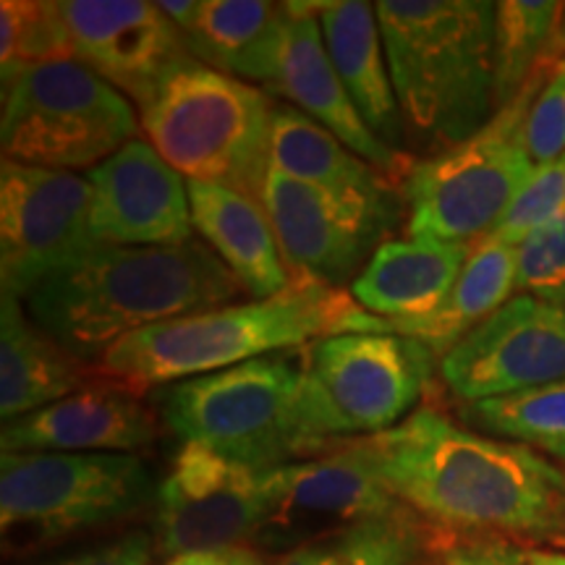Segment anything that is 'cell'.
<instances>
[{
  "label": "cell",
  "mask_w": 565,
  "mask_h": 565,
  "mask_svg": "<svg viewBox=\"0 0 565 565\" xmlns=\"http://www.w3.org/2000/svg\"><path fill=\"white\" fill-rule=\"evenodd\" d=\"M345 443L443 534L565 547V469L526 445L475 433L437 408Z\"/></svg>",
  "instance_id": "obj_1"
},
{
  "label": "cell",
  "mask_w": 565,
  "mask_h": 565,
  "mask_svg": "<svg viewBox=\"0 0 565 565\" xmlns=\"http://www.w3.org/2000/svg\"><path fill=\"white\" fill-rule=\"evenodd\" d=\"M244 294L221 257L202 242L108 246L74 259L26 296V315L53 341L100 364L113 345L152 324L228 307Z\"/></svg>",
  "instance_id": "obj_2"
},
{
  "label": "cell",
  "mask_w": 565,
  "mask_h": 565,
  "mask_svg": "<svg viewBox=\"0 0 565 565\" xmlns=\"http://www.w3.org/2000/svg\"><path fill=\"white\" fill-rule=\"evenodd\" d=\"M406 131L435 150L498 116L490 0H380L374 6Z\"/></svg>",
  "instance_id": "obj_3"
},
{
  "label": "cell",
  "mask_w": 565,
  "mask_h": 565,
  "mask_svg": "<svg viewBox=\"0 0 565 565\" xmlns=\"http://www.w3.org/2000/svg\"><path fill=\"white\" fill-rule=\"evenodd\" d=\"M359 312L362 307L341 288L294 280L273 299L228 303L139 330L105 353L97 374L134 393L166 387L349 333Z\"/></svg>",
  "instance_id": "obj_4"
},
{
  "label": "cell",
  "mask_w": 565,
  "mask_h": 565,
  "mask_svg": "<svg viewBox=\"0 0 565 565\" xmlns=\"http://www.w3.org/2000/svg\"><path fill=\"white\" fill-rule=\"evenodd\" d=\"M137 108L147 141L173 171L263 204L275 116L263 89L186 58Z\"/></svg>",
  "instance_id": "obj_5"
},
{
  "label": "cell",
  "mask_w": 565,
  "mask_h": 565,
  "mask_svg": "<svg viewBox=\"0 0 565 565\" xmlns=\"http://www.w3.org/2000/svg\"><path fill=\"white\" fill-rule=\"evenodd\" d=\"M152 401L183 443L249 469L265 471L324 454L303 414V351H275L158 387Z\"/></svg>",
  "instance_id": "obj_6"
},
{
  "label": "cell",
  "mask_w": 565,
  "mask_h": 565,
  "mask_svg": "<svg viewBox=\"0 0 565 565\" xmlns=\"http://www.w3.org/2000/svg\"><path fill=\"white\" fill-rule=\"evenodd\" d=\"M158 484L131 454H3V553H38L124 524L154 505Z\"/></svg>",
  "instance_id": "obj_7"
},
{
  "label": "cell",
  "mask_w": 565,
  "mask_h": 565,
  "mask_svg": "<svg viewBox=\"0 0 565 565\" xmlns=\"http://www.w3.org/2000/svg\"><path fill=\"white\" fill-rule=\"evenodd\" d=\"M427 343L395 333H335L303 351V414L322 450L343 437L398 427L427 393L437 364Z\"/></svg>",
  "instance_id": "obj_8"
},
{
  "label": "cell",
  "mask_w": 565,
  "mask_h": 565,
  "mask_svg": "<svg viewBox=\"0 0 565 565\" xmlns=\"http://www.w3.org/2000/svg\"><path fill=\"white\" fill-rule=\"evenodd\" d=\"M141 129L137 110L79 61H55L3 89V160L68 171L97 168Z\"/></svg>",
  "instance_id": "obj_9"
},
{
  "label": "cell",
  "mask_w": 565,
  "mask_h": 565,
  "mask_svg": "<svg viewBox=\"0 0 565 565\" xmlns=\"http://www.w3.org/2000/svg\"><path fill=\"white\" fill-rule=\"evenodd\" d=\"M540 74L482 131L416 162L404 181L412 238L475 246L492 236L536 171L521 139V124Z\"/></svg>",
  "instance_id": "obj_10"
},
{
  "label": "cell",
  "mask_w": 565,
  "mask_h": 565,
  "mask_svg": "<svg viewBox=\"0 0 565 565\" xmlns=\"http://www.w3.org/2000/svg\"><path fill=\"white\" fill-rule=\"evenodd\" d=\"M263 494L265 515L252 547L265 555H286L366 521L408 513L345 440L320 456L265 469Z\"/></svg>",
  "instance_id": "obj_11"
},
{
  "label": "cell",
  "mask_w": 565,
  "mask_h": 565,
  "mask_svg": "<svg viewBox=\"0 0 565 565\" xmlns=\"http://www.w3.org/2000/svg\"><path fill=\"white\" fill-rule=\"evenodd\" d=\"M95 192L68 171L0 166V280L21 301L53 273L97 246L92 233Z\"/></svg>",
  "instance_id": "obj_12"
},
{
  "label": "cell",
  "mask_w": 565,
  "mask_h": 565,
  "mask_svg": "<svg viewBox=\"0 0 565 565\" xmlns=\"http://www.w3.org/2000/svg\"><path fill=\"white\" fill-rule=\"evenodd\" d=\"M265 515L263 471L183 443L154 498V553L181 557L252 545Z\"/></svg>",
  "instance_id": "obj_13"
},
{
  "label": "cell",
  "mask_w": 565,
  "mask_h": 565,
  "mask_svg": "<svg viewBox=\"0 0 565 565\" xmlns=\"http://www.w3.org/2000/svg\"><path fill=\"white\" fill-rule=\"evenodd\" d=\"M445 387L461 404L565 380V307L513 296L440 359Z\"/></svg>",
  "instance_id": "obj_14"
},
{
  "label": "cell",
  "mask_w": 565,
  "mask_h": 565,
  "mask_svg": "<svg viewBox=\"0 0 565 565\" xmlns=\"http://www.w3.org/2000/svg\"><path fill=\"white\" fill-rule=\"evenodd\" d=\"M263 207L291 278L330 288L356 280L398 221V215L345 202L273 168Z\"/></svg>",
  "instance_id": "obj_15"
},
{
  "label": "cell",
  "mask_w": 565,
  "mask_h": 565,
  "mask_svg": "<svg viewBox=\"0 0 565 565\" xmlns=\"http://www.w3.org/2000/svg\"><path fill=\"white\" fill-rule=\"evenodd\" d=\"M61 9L74 45V61L95 71L137 105L175 63L192 58L181 32L158 3L66 0Z\"/></svg>",
  "instance_id": "obj_16"
},
{
  "label": "cell",
  "mask_w": 565,
  "mask_h": 565,
  "mask_svg": "<svg viewBox=\"0 0 565 565\" xmlns=\"http://www.w3.org/2000/svg\"><path fill=\"white\" fill-rule=\"evenodd\" d=\"M92 233L108 246H175L192 242L189 183L147 139H131L89 171Z\"/></svg>",
  "instance_id": "obj_17"
},
{
  "label": "cell",
  "mask_w": 565,
  "mask_h": 565,
  "mask_svg": "<svg viewBox=\"0 0 565 565\" xmlns=\"http://www.w3.org/2000/svg\"><path fill=\"white\" fill-rule=\"evenodd\" d=\"M320 6L322 3H288L291 17L282 34L278 71L267 89L286 97L288 105L312 118L322 129L335 134L349 150L391 181H406L414 171V162L406 152H395L383 139L374 137L330 61L320 17H317Z\"/></svg>",
  "instance_id": "obj_18"
},
{
  "label": "cell",
  "mask_w": 565,
  "mask_h": 565,
  "mask_svg": "<svg viewBox=\"0 0 565 565\" xmlns=\"http://www.w3.org/2000/svg\"><path fill=\"white\" fill-rule=\"evenodd\" d=\"M158 416L129 387L97 380L13 422H3V454H131L158 440Z\"/></svg>",
  "instance_id": "obj_19"
},
{
  "label": "cell",
  "mask_w": 565,
  "mask_h": 565,
  "mask_svg": "<svg viewBox=\"0 0 565 565\" xmlns=\"http://www.w3.org/2000/svg\"><path fill=\"white\" fill-rule=\"evenodd\" d=\"M317 17H320L330 61H333L356 110L362 113L364 124L387 147L404 152L408 131L398 97H395L374 6L362 3V0L322 3Z\"/></svg>",
  "instance_id": "obj_20"
},
{
  "label": "cell",
  "mask_w": 565,
  "mask_h": 565,
  "mask_svg": "<svg viewBox=\"0 0 565 565\" xmlns=\"http://www.w3.org/2000/svg\"><path fill=\"white\" fill-rule=\"evenodd\" d=\"M471 244L385 242L351 282V299L385 320H422L443 307L454 291Z\"/></svg>",
  "instance_id": "obj_21"
},
{
  "label": "cell",
  "mask_w": 565,
  "mask_h": 565,
  "mask_svg": "<svg viewBox=\"0 0 565 565\" xmlns=\"http://www.w3.org/2000/svg\"><path fill=\"white\" fill-rule=\"evenodd\" d=\"M97 366L84 364L53 341L21 307V299L3 291L0 303V416L13 422L95 385Z\"/></svg>",
  "instance_id": "obj_22"
},
{
  "label": "cell",
  "mask_w": 565,
  "mask_h": 565,
  "mask_svg": "<svg viewBox=\"0 0 565 565\" xmlns=\"http://www.w3.org/2000/svg\"><path fill=\"white\" fill-rule=\"evenodd\" d=\"M189 202L194 231H200L254 301L273 299L291 288L294 278L282 263L263 204L233 189L196 181H189Z\"/></svg>",
  "instance_id": "obj_23"
},
{
  "label": "cell",
  "mask_w": 565,
  "mask_h": 565,
  "mask_svg": "<svg viewBox=\"0 0 565 565\" xmlns=\"http://www.w3.org/2000/svg\"><path fill=\"white\" fill-rule=\"evenodd\" d=\"M270 168L345 202L398 215L393 181L294 105H275Z\"/></svg>",
  "instance_id": "obj_24"
},
{
  "label": "cell",
  "mask_w": 565,
  "mask_h": 565,
  "mask_svg": "<svg viewBox=\"0 0 565 565\" xmlns=\"http://www.w3.org/2000/svg\"><path fill=\"white\" fill-rule=\"evenodd\" d=\"M515 291V246L484 238L471 249L454 291L443 307L422 320H385L370 312H359L351 333H395L427 343L437 356H445L461 343L471 330L511 301Z\"/></svg>",
  "instance_id": "obj_25"
},
{
  "label": "cell",
  "mask_w": 565,
  "mask_h": 565,
  "mask_svg": "<svg viewBox=\"0 0 565 565\" xmlns=\"http://www.w3.org/2000/svg\"><path fill=\"white\" fill-rule=\"evenodd\" d=\"M288 3L265 0H202L194 24L183 32L192 58L242 82L270 87L278 71Z\"/></svg>",
  "instance_id": "obj_26"
},
{
  "label": "cell",
  "mask_w": 565,
  "mask_h": 565,
  "mask_svg": "<svg viewBox=\"0 0 565 565\" xmlns=\"http://www.w3.org/2000/svg\"><path fill=\"white\" fill-rule=\"evenodd\" d=\"M448 536L408 511L322 536L280 555L273 565H412L437 553Z\"/></svg>",
  "instance_id": "obj_27"
},
{
  "label": "cell",
  "mask_w": 565,
  "mask_h": 565,
  "mask_svg": "<svg viewBox=\"0 0 565 565\" xmlns=\"http://www.w3.org/2000/svg\"><path fill=\"white\" fill-rule=\"evenodd\" d=\"M565 3L553 0H505L494 13V103L508 108L557 53Z\"/></svg>",
  "instance_id": "obj_28"
},
{
  "label": "cell",
  "mask_w": 565,
  "mask_h": 565,
  "mask_svg": "<svg viewBox=\"0 0 565 565\" xmlns=\"http://www.w3.org/2000/svg\"><path fill=\"white\" fill-rule=\"evenodd\" d=\"M461 419L475 433L500 437L565 461V380L534 391L463 404Z\"/></svg>",
  "instance_id": "obj_29"
},
{
  "label": "cell",
  "mask_w": 565,
  "mask_h": 565,
  "mask_svg": "<svg viewBox=\"0 0 565 565\" xmlns=\"http://www.w3.org/2000/svg\"><path fill=\"white\" fill-rule=\"evenodd\" d=\"M55 61H74V45L61 3L3 0L0 3V68L3 89L26 71Z\"/></svg>",
  "instance_id": "obj_30"
},
{
  "label": "cell",
  "mask_w": 565,
  "mask_h": 565,
  "mask_svg": "<svg viewBox=\"0 0 565 565\" xmlns=\"http://www.w3.org/2000/svg\"><path fill=\"white\" fill-rule=\"evenodd\" d=\"M515 291L565 307V215L515 246Z\"/></svg>",
  "instance_id": "obj_31"
},
{
  "label": "cell",
  "mask_w": 565,
  "mask_h": 565,
  "mask_svg": "<svg viewBox=\"0 0 565 565\" xmlns=\"http://www.w3.org/2000/svg\"><path fill=\"white\" fill-rule=\"evenodd\" d=\"M521 139L536 168L565 158V55L542 68L521 124Z\"/></svg>",
  "instance_id": "obj_32"
},
{
  "label": "cell",
  "mask_w": 565,
  "mask_h": 565,
  "mask_svg": "<svg viewBox=\"0 0 565 565\" xmlns=\"http://www.w3.org/2000/svg\"><path fill=\"white\" fill-rule=\"evenodd\" d=\"M565 215V158L540 166L492 231L498 242L519 246L529 233Z\"/></svg>",
  "instance_id": "obj_33"
},
{
  "label": "cell",
  "mask_w": 565,
  "mask_h": 565,
  "mask_svg": "<svg viewBox=\"0 0 565 565\" xmlns=\"http://www.w3.org/2000/svg\"><path fill=\"white\" fill-rule=\"evenodd\" d=\"M437 555L443 565H524L526 547L490 536H448Z\"/></svg>",
  "instance_id": "obj_34"
},
{
  "label": "cell",
  "mask_w": 565,
  "mask_h": 565,
  "mask_svg": "<svg viewBox=\"0 0 565 565\" xmlns=\"http://www.w3.org/2000/svg\"><path fill=\"white\" fill-rule=\"evenodd\" d=\"M154 555V540L147 532H129L121 540L105 542L84 553L63 557L47 565H150Z\"/></svg>",
  "instance_id": "obj_35"
},
{
  "label": "cell",
  "mask_w": 565,
  "mask_h": 565,
  "mask_svg": "<svg viewBox=\"0 0 565 565\" xmlns=\"http://www.w3.org/2000/svg\"><path fill=\"white\" fill-rule=\"evenodd\" d=\"M168 565H270L265 553L252 545H233L217 550H202V553H189L173 557Z\"/></svg>",
  "instance_id": "obj_36"
},
{
  "label": "cell",
  "mask_w": 565,
  "mask_h": 565,
  "mask_svg": "<svg viewBox=\"0 0 565 565\" xmlns=\"http://www.w3.org/2000/svg\"><path fill=\"white\" fill-rule=\"evenodd\" d=\"M524 565H565V553H561V550L526 547Z\"/></svg>",
  "instance_id": "obj_37"
},
{
  "label": "cell",
  "mask_w": 565,
  "mask_h": 565,
  "mask_svg": "<svg viewBox=\"0 0 565 565\" xmlns=\"http://www.w3.org/2000/svg\"><path fill=\"white\" fill-rule=\"evenodd\" d=\"M557 53L565 55V11H563V19H561V30H557Z\"/></svg>",
  "instance_id": "obj_38"
},
{
  "label": "cell",
  "mask_w": 565,
  "mask_h": 565,
  "mask_svg": "<svg viewBox=\"0 0 565 565\" xmlns=\"http://www.w3.org/2000/svg\"><path fill=\"white\" fill-rule=\"evenodd\" d=\"M412 565H443V561H440V555H437V553H429V555L419 557V561L412 563Z\"/></svg>",
  "instance_id": "obj_39"
}]
</instances>
